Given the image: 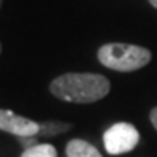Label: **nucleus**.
<instances>
[{
    "mask_svg": "<svg viewBox=\"0 0 157 157\" xmlns=\"http://www.w3.org/2000/svg\"><path fill=\"white\" fill-rule=\"evenodd\" d=\"M149 3H151L154 8H157V0H149Z\"/></svg>",
    "mask_w": 157,
    "mask_h": 157,
    "instance_id": "9d476101",
    "label": "nucleus"
},
{
    "mask_svg": "<svg viewBox=\"0 0 157 157\" xmlns=\"http://www.w3.org/2000/svg\"><path fill=\"white\" fill-rule=\"evenodd\" d=\"M140 143V133L135 125L127 122H117L111 125L103 135L104 149L111 155H119L133 151Z\"/></svg>",
    "mask_w": 157,
    "mask_h": 157,
    "instance_id": "7ed1b4c3",
    "label": "nucleus"
},
{
    "mask_svg": "<svg viewBox=\"0 0 157 157\" xmlns=\"http://www.w3.org/2000/svg\"><path fill=\"white\" fill-rule=\"evenodd\" d=\"M21 157H58V151L53 144L48 143H39L32 147H27L23 151Z\"/></svg>",
    "mask_w": 157,
    "mask_h": 157,
    "instance_id": "0eeeda50",
    "label": "nucleus"
},
{
    "mask_svg": "<svg viewBox=\"0 0 157 157\" xmlns=\"http://www.w3.org/2000/svg\"><path fill=\"white\" fill-rule=\"evenodd\" d=\"M0 52H2V45H0Z\"/></svg>",
    "mask_w": 157,
    "mask_h": 157,
    "instance_id": "9b49d317",
    "label": "nucleus"
},
{
    "mask_svg": "<svg viewBox=\"0 0 157 157\" xmlns=\"http://www.w3.org/2000/svg\"><path fill=\"white\" fill-rule=\"evenodd\" d=\"M19 140V143L24 146V149H27V147H32V146H35V144H39L37 143V136H21V138H18Z\"/></svg>",
    "mask_w": 157,
    "mask_h": 157,
    "instance_id": "6e6552de",
    "label": "nucleus"
},
{
    "mask_svg": "<svg viewBox=\"0 0 157 157\" xmlns=\"http://www.w3.org/2000/svg\"><path fill=\"white\" fill-rule=\"evenodd\" d=\"M66 157H103V155L88 141L75 138L66 144Z\"/></svg>",
    "mask_w": 157,
    "mask_h": 157,
    "instance_id": "39448f33",
    "label": "nucleus"
},
{
    "mask_svg": "<svg viewBox=\"0 0 157 157\" xmlns=\"http://www.w3.org/2000/svg\"><path fill=\"white\" fill-rule=\"evenodd\" d=\"M40 125V132L37 135V138H50L55 136V135H61L64 132H69L72 125L67 122H61V120H47V122H42Z\"/></svg>",
    "mask_w": 157,
    "mask_h": 157,
    "instance_id": "423d86ee",
    "label": "nucleus"
},
{
    "mask_svg": "<svg viewBox=\"0 0 157 157\" xmlns=\"http://www.w3.org/2000/svg\"><path fill=\"white\" fill-rule=\"evenodd\" d=\"M149 119H151V124L154 125V128L157 130V108H154L151 111V114H149Z\"/></svg>",
    "mask_w": 157,
    "mask_h": 157,
    "instance_id": "1a4fd4ad",
    "label": "nucleus"
},
{
    "mask_svg": "<svg viewBox=\"0 0 157 157\" xmlns=\"http://www.w3.org/2000/svg\"><path fill=\"white\" fill-rule=\"evenodd\" d=\"M50 91L61 101L90 104L103 99L111 91V82L101 74L66 72L50 83Z\"/></svg>",
    "mask_w": 157,
    "mask_h": 157,
    "instance_id": "f257e3e1",
    "label": "nucleus"
},
{
    "mask_svg": "<svg viewBox=\"0 0 157 157\" xmlns=\"http://www.w3.org/2000/svg\"><path fill=\"white\" fill-rule=\"evenodd\" d=\"M0 6H2V0H0Z\"/></svg>",
    "mask_w": 157,
    "mask_h": 157,
    "instance_id": "f8f14e48",
    "label": "nucleus"
},
{
    "mask_svg": "<svg viewBox=\"0 0 157 157\" xmlns=\"http://www.w3.org/2000/svg\"><path fill=\"white\" fill-rule=\"evenodd\" d=\"M98 59L103 66L117 72H133L147 66L151 52L130 44H106L98 50Z\"/></svg>",
    "mask_w": 157,
    "mask_h": 157,
    "instance_id": "f03ea898",
    "label": "nucleus"
},
{
    "mask_svg": "<svg viewBox=\"0 0 157 157\" xmlns=\"http://www.w3.org/2000/svg\"><path fill=\"white\" fill-rule=\"evenodd\" d=\"M0 130L10 135L21 136H37L40 132V125L31 119L18 116L10 109H0Z\"/></svg>",
    "mask_w": 157,
    "mask_h": 157,
    "instance_id": "20e7f679",
    "label": "nucleus"
}]
</instances>
